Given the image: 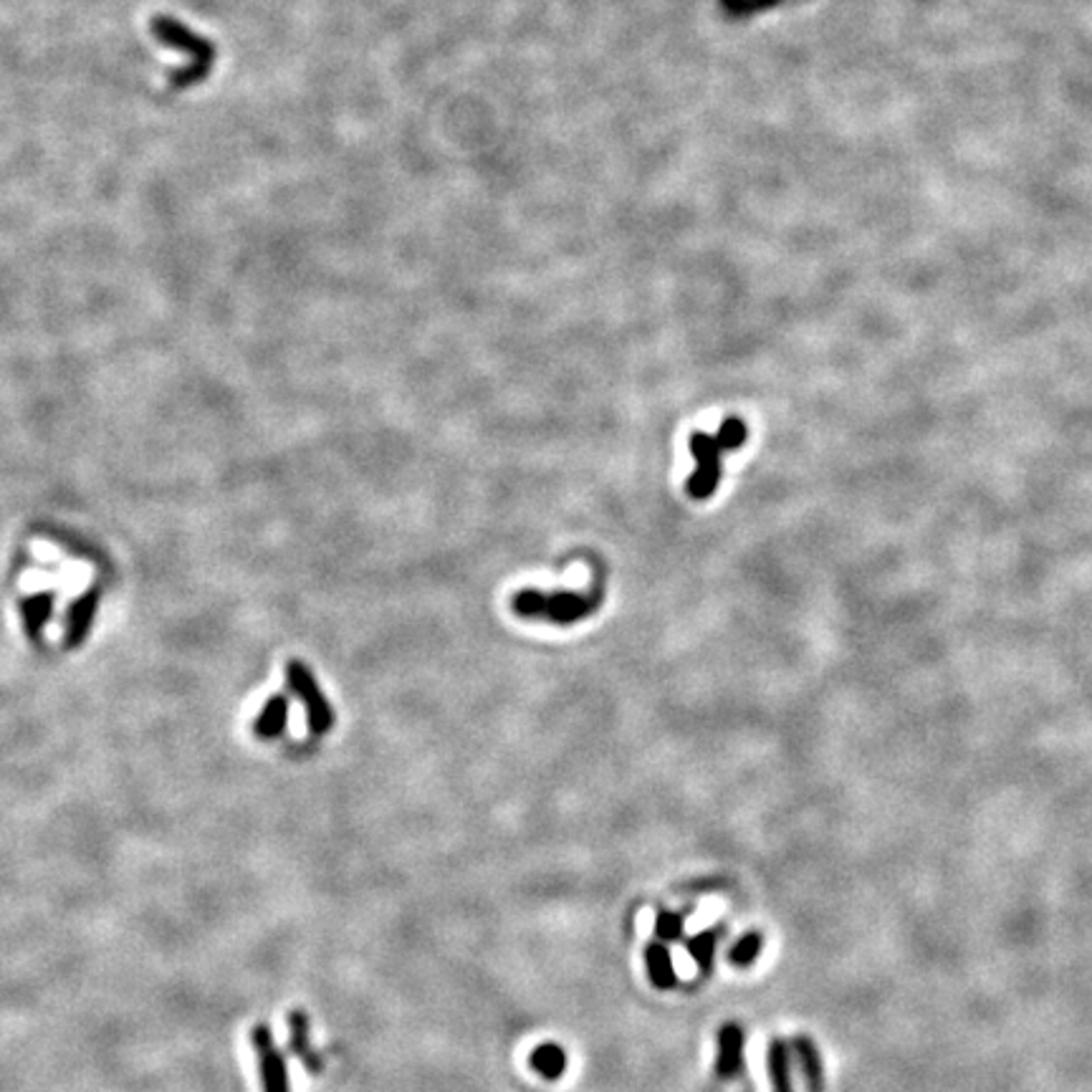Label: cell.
I'll list each match as a JSON object with an SVG mask.
<instances>
[{"instance_id": "1", "label": "cell", "mask_w": 1092, "mask_h": 1092, "mask_svg": "<svg viewBox=\"0 0 1092 1092\" xmlns=\"http://www.w3.org/2000/svg\"><path fill=\"white\" fill-rule=\"evenodd\" d=\"M150 31H153V36L162 46L175 48V52L190 56V64L185 66V69H177L170 74L172 89H190L208 78L212 64H216V46H212L208 38L198 36V33H193L188 26L170 19V15H155L153 24H150Z\"/></svg>"}, {"instance_id": "2", "label": "cell", "mask_w": 1092, "mask_h": 1092, "mask_svg": "<svg viewBox=\"0 0 1092 1092\" xmlns=\"http://www.w3.org/2000/svg\"><path fill=\"white\" fill-rule=\"evenodd\" d=\"M602 590L595 585L592 595H576V592H541L521 590L514 595V613L526 620H547L554 625H574L590 618L597 609Z\"/></svg>"}, {"instance_id": "3", "label": "cell", "mask_w": 1092, "mask_h": 1092, "mask_svg": "<svg viewBox=\"0 0 1092 1092\" xmlns=\"http://www.w3.org/2000/svg\"><path fill=\"white\" fill-rule=\"evenodd\" d=\"M287 683H289L291 693H294V696L304 703L306 721H309L313 736H324V733L332 731V726H334L332 703H329V698L324 696V691L319 688L317 677H313L311 670L306 668L304 663H299V660H291V663L287 665Z\"/></svg>"}, {"instance_id": "4", "label": "cell", "mask_w": 1092, "mask_h": 1092, "mask_svg": "<svg viewBox=\"0 0 1092 1092\" xmlns=\"http://www.w3.org/2000/svg\"><path fill=\"white\" fill-rule=\"evenodd\" d=\"M691 453L696 458L698 468L693 470L691 478L686 481V494L696 501H705L716 494L721 481V445L716 440V435L708 433H693L691 435Z\"/></svg>"}, {"instance_id": "5", "label": "cell", "mask_w": 1092, "mask_h": 1092, "mask_svg": "<svg viewBox=\"0 0 1092 1092\" xmlns=\"http://www.w3.org/2000/svg\"><path fill=\"white\" fill-rule=\"evenodd\" d=\"M254 1050L256 1057H259L263 1092H291L287 1060L278 1052L268 1024H256L254 1027Z\"/></svg>"}, {"instance_id": "6", "label": "cell", "mask_w": 1092, "mask_h": 1092, "mask_svg": "<svg viewBox=\"0 0 1092 1092\" xmlns=\"http://www.w3.org/2000/svg\"><path fill=\"white\" fill-rule=\"evenodd\" d=\"M99 602H102V592L97 587L84 592L81 597H76L71 602L69 613H66V630H64V646L69 651H78V648L87 642L89 632H92L94 618H97Z\"/></svg>"}, {"instance_id": "7", "label": "cell", "mask_w": 1092, "mask_h": 1092, "mask_svg": "<svg viewBox=\"0 0 1092 1092\" xmlns=\"http://www.w3.org/2000/svg\"><path fill=\"white\" fill-rule=\"evenodd\" d=\"M743 1045H747V1032L738 1022H726L719 1029V1055H716L719 1080H736L743 1072Z\"/></svg>"}, {"instance_id": "8", "label": "cell", "mask_w": 1092, "mask_h": 1092, "mask_svg": "<svg viewBox=\"0 0 1092 1092\" xmlns=\"http://www.w3.org/2000/svg\"><path fill=\"white\" fill-rule=\"evenodd\" d=\"M789 1047H792V1055L799 1062V1072L804 1078L806 1092H825V1067H822V1057L815 1039L806 1037V1034H794L789 1039Z\"/></svg>"}, {"instance_id": "9", "label": "cell", "mask_w": 1092, "mask_h": 1092, "mask_svg": "<svg viewBox=\"0 0 1092 1092\" xmlns=\"http://www.w3.org/2000/svg\"><path fill=\"white\" fill-rule=\"evenodd\" d=\"M54 607H56V597L52 595V592H38V595L21 599L19 609H21V620H24V632L28 640L41 642L43 630H46L48 620L54 618Z\"/></svg>"}, {"instance_id": "10", "label": "cell", "mask_w": 1092, "mask_h": 1092, "mask_svg": "<svg viewBox=\"0 0 1092 1092\" xmlns=\"http://www.w3.org/2000/svg\"><path fill=\"white\" fill-rule=\"evenodd\" d=\"M289 708H291V701H289V696H284V693H276V696L268 698V701L263 703L261 714L256 716V721H254L256 738L273 741V738L284 736V731H287V724H289Z\"/></svg>"}, {"instance_id": "11", "label": "cell", "mask_w": 1092, "mask_h": 1092, "mask_svg": "<svg viewBox=\"0 0 1092 1092\" xmlns=\"http://www.w3.org/2000/svg\"><path fill=\"white\" fill-rule=\"evenodd\" d=\"M766 1069L774 1092H794L792 1083V1047L787 1039L771 1037L766 1045Z\"/></svg>"}, {"instance_id": "12", "label": "cell", "mask_w": 1092, "mask_h": 1092, "mask_svg": "<svg viewBox=\"0 0 1092 1092\" xmlns=\"http://www.w3.org/2000/svg\"><path fill=\"white\" fill-rule=\"evenodd\" d=\"M289 1029H291V1050L296 1052L301 1062L309 1067V1072L319 1074L324 1069V1062L319 1060V1055L311 1047V1034H309V1017L306 1012L296 1010L289 1015Z\"/></svg>"}, {"instance_id": "13", "label": "cell", "mask_w": 1092, "mask_h": 1092, "mask_svg": "<svg viewBox=\"0 0 1092 1092\" xmlns=\"http://www.w3.org/2000/svg\"><path fill=\"white\" fill-rule=\"evenodd\" d=\"M646 963H648V977L655 989H673L677 984L673 959H670V951L665 944H648L646 946Z\"/></svg>"}, {"instance_id": "14", "label": "cell", "mask_w": 1092, "mask_h": 1092, "mask_svg": "<svg viewBox=\"0 0 1092 1092\" xmlns=\"http://www.w3.org/2000/svg\"><path fill=\"white\" fill-rule=\"evenodd\" d=\"M534 1072H539L544 1080H559L567 1072V1052L557 1041H544L536 1047L529 1057Z\"/></svg>"}, {"instance_id": "15", "label": "cell", "mask_w": 1092, "mask_h": 1092, "mask_svg": "<svg viewBox=\"0 0 1092 1092\" xmlns=\"http://www.w3.org/2000/svg\"><path fill=\"white\" fill-rule=\"evenodd\" d=\"M761 951H764V936H761L759 931H749L731 946V951H728V963L736 968H749L759 959Z\"/></svg>"}, {"instance_id": "16", "label": "cell", "mask_w": 1092, "mask_h": 1092, "mask_svg": "<svg viewBox=\"0 0 1092 1092\" xmlns=\"http://www.w3.org/2000/svg\"><path fill=\"white\" fill-rule=\"evenodd\" d=\"M716 944H719V931H716V928H710V931H701L693 938H688L686 949H688V954L693 956V961L698 963L701 973H710V968H714Z\"/></svg>"}, {"instance_id": "17", "label": "cell", "mask_w": 1092, "mask_h": 1092, "mask_svg": "<svg viewBox=\"0 0 1092 1092\" xmlns=\"http://www.w3.org/2000/svg\"><path fill=\"white\" fill-rule=\"evenodd\" d=\"M747 425H743L741 418H726L724 423H721L719 433H716V440H719L721 451L728 453V451H738V448L747 442Z\"/></svg>"}, {"instance_id": "18", "label": "cell", "mask_w": 1092, "mask_h": 1092, "mask_svg": "<svg viewBox=\"0 0 1092 1092\" xmlns=\"http://www.w3.org/2000/svg\"><path fill=\"white\" fill-rule=\"evenodd\" d=\"M655 933H658L660 940H668V944L681 940L683 916H677L673 911H660L658 918H655Z\"/></svg>"}]
</instances>
